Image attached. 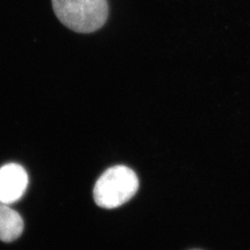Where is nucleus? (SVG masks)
Returning <instances> with one entry per match:
<instances>
[{
    "instance_id": "f257e3e1",
    "label": "nucleus",
    "mask_w": 250,
    "mask_h": 250,
    "mask_svg": "<svg viewBox=\"0 0 250 250\" xmlns=\"http://www.w3.org/2000/svg\"><path fill=\"white\" fill-rule=\"evenodd\" d=\"M52 6L62 24L82 34L100 29L108 17L106 0H52Z\"/></svg>"
},
{
    "instance_id": "39448f33",
    "label": "nucleus",
    "mask_w": 250,
    "mask_h": 250,
    "mask_svg": "<svg viewBox=\"0 0 250 250\" xmlns=\"http://www.w3.org/2000/svg\"></svg>"
},
{
    "instance_id": "20e7f679",
    "label": "nucleus",
    "mask_w": 250,
    "mask_h": 250,
    "mask_svg": "<svg viewBox=\"0 0 250 250\" xmlns=\"http://www.w3.org/2000/svg\"><path fill=\"white\" fill-rule=\"evenodd\" d=\"M24 222L17 211L0 203V241L11 242L21 235Z\"/></svg>"
},
{
    "instance_id": "f03ea898",
    "label": "nucleus",
    "mask_w": 250,
    "mask_h": 250,
    "mask_svg": "<svg viewBox=\"0 0 250 250\" xmlns=\"http://www.w3.org/2000/svg\"><path fill=\"white\" fill-rule=\"evenodd\" d=\"M139 188L137 174L124 166L112 167L104 171L94 188V198L99 207L114 209L128 202Z\"/></svg>"
},
{
    "instance_id": "7ed1b4c3",
    "label": "nucleus",
    "mask_w": 250,
    "mask_h": 250,
    "mask_svg": "<svg viewBox=\"0 0 250 250\" xmlns=\"http://www.w3.org/2000/svg\"><path fill=\"white\" fill-rule=\"evenodd\" d=\"M29 183L28 174L23 167L8 164L0 167V203L12 204L24 195Z\"/></svg>"
}]
</instances>
